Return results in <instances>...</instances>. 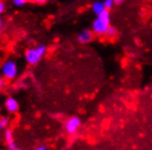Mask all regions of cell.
<instances>
[{
	"label": "cell",
	"instance_id": "7c38bea8",
	"mask_svg": "<svg viewBox=\"0 0 152 150\" xmlns=\"http://www.w3.org/2000/svg\"><path fill=\"white\" fill-rule=\"evenodd\" d=\"M8 81H9V80H7L4 77H2V76L0 77V91H4L7 89Z\"/></svg>",
	"mask_w": 152,
	"mask_h": 150
},
{
	"label": "cell",
	"instance_id": "2e32d148",
	"mask_svg": "<svg viewBox=\"0 0 152 150\" xmlns=\"http://www.w3.org/2000/svg\"><path fill=\"white\" fill-rule=\"evenodd\" d=\"M48 149V147L45 145H41L40 147H35V150H46Z\"/></svg>",
	"mask_w": 152,
	"mask_h": 150
},
{
	"label": "cell",
	"instance_id": "6da1fadb",
	"mask_svg": "<svg viewBox=\"0 0 152 150\" xmlns=\"http://www.w3.org/2000/svg\"><path fill=\"white\" fill-rule=\"evenodd\" d=\"M110 26V12L109 10H105L102 13L96 15V19L91 23V31L95 35H105Z\"/></svg>",
	"mask_w": 152,
	"mask_h": 150
},
{
	"label": "cell",
	"instance_id": "4fadbf2b",
	"mask_svg": "<svg viewBox=\"0 0 152 150\" xmlns=\"http://www.w3.org/2000/svg\"><path fill=\"white\" fill-rule=\"evenodd\" d=\"M104 4H105V8L107 10H110L114 8V6L116 4L114 2V0H104Z\"/></svg>",
	"mask_w": 152,
	"mask_h": 150
},
{
	"label": "cell",
	"instance_id": "ba28073f",
	"mask_svg": "<svg viewBox=\"0 0 152 150\" xmlns=\"http://www.w3.org/2000/svg\"><path fill=\"white\" fill-rule=\"evenodd\" d=\"M13 6L15 7H22L26 4H43L48 0H11Z\"/></svg>",
	"mask_w": 152,
	"mask_h": 150
},
{
	"label": "cell",
	"instance_id": "7a4b0ae2",
	"mask_svg": "<svg viewBox=\"0 0 152 150\" xmlns=\"http://www.w3.org/2000/svg\"><path fill=\"white\" fill-rule=\"evenodd\" d=\"M46 50H48L46 45H37L28 48L24 52V59L27 61V64L30 66L38 65L43 59V57L45 56Z\"/></svg>",
	"mask_w": 152,
	"mask_h": 150
},
{
	"label": "cell",
	"instance_id": "e0dca14e",
	"mask_svg": "<svg viewBox=\"0 0 152 150\" xmlns=\"http://www.w3.org/2000/svg\"><path fill=\"white\" fill-rule=\"evenodd\" d=\"M124 1H125V0H114V2L116 4H122Z\"/></svg>",
	"mask_w": 152,
	"mask_h": 150
},
{
	"label": "cell",
	"instance_id": "9c48e42d",
	"mask_svg": "<svg viewBox=\"0 0 152 150\" xmlns=\"http://www.w3.org/2000/svg\"><path fill=\"white\" fill-rule=\"evenodd\" d=\"M106 10V8H105V4H104V1H95L94 4H91V11L94 14H99V13H102L103 11Z\"/></svg>",
	"mask_w": 152,
	"mask_h": 150
},
{
	"label": "cell",
	"instance_id": "5b68a950",
	"mask_svg": "<svg viewBox=\"0 0 152 150\" xmlns=\"http://www.w3.org/2000/svg\"><path fill=\"white\" fill-rule=\"evenodd\" d=\"M4 141L7 144L8 149L10 150H18L19 147L17 146V144L15 141V136H13V131L9 127H7L4 131Z\"/></svg>",
	"mask_w": 152,
	"mask_h": 150
},
{
	"label": "cell",
	"instance_id": "30bf717a",
	"mask_svg": "<svg viewBox=\"0 0 152 150\" xmlns=\"http://www.w3.org/2000/svg\"><path fill=\"white\" fill-rule=\"evenodd\" d=\"M9 123H10V120H9V117L8 116L0 117V129H1V131H4V129L9 126Z\"/></svg>",
	"mask_w": 152,
	"mask_h": 150
},
{
	"label": "cell",
	"instance_id": "9a60e30c",
	"mask_svg": "<svg viewBox=\"0 0 152 150\" xmlns=\"http://www.w3.org/2000/svg\"><path fill=\"white\" fill-rule=\"evenodd\" d=\"M4 21L2 20V18L0 17V34L2 33V31H4Z\"/></svg>",
	"mask_w": 152,
	"mask_h": 150
},
{
	"label": "cell",
	"instance_id": "ac0fdd59",
	"mask_svg": "<svg viewBox=\"0 0 152 150\" xmlns=\"http://www.w3.org/2000/svg\"><path fill=\"white\" fill-rule=\"evenodd\" d=\"M0 131H1V129H0Z\"/></svg>",
	"mask_w": 152,
	"mask_h": 150
},
{
	"label": "cell",
	"instance_id": "8992f818",
	"mask_svg": "<svg viewBox=\"0 0 152 150\" xmlns=\"http://www.w3.org/2000/svg\"><path fill=\"white\" fill-rule=\"evenodd\" d=\"M4 107L8 111V113L15 114V113H18V111H19V102L17 101V99L9 97L4 101Z\"/></svg>",
	"mask_w": 152,
	"mask_h": 150
},
{
	"label": "cell",
	"instance_id": "52a82bcc",
	"mask_svg": "<svg viewBox=\"0 0 152 150\" xmlns=\"http://www.w3.org/2000/svg\"><path fill=\"white\" fill-rule=\"evenodd\" d=\"M94 38V33L91 30H88V29H85V30H82L77 35V41L80 44H87V43H91Z\"/></svg>",
	"mask_w": 152,
	"mask_h": 150
},
{
	"label": "cell",
	"instance_id": "3957f363",
	"mask_svg": "<svg viewBox=\"0 0 152 150\" xmlns=\"http://www.w3.org/2000/svg\"><path fill=\"white\" fill-rule=\"evenodd\" d=\"M0 74L7 80H13L19 75V67L15 59L8 58L0 66Z\"/></svg>",
	"mask_w": 152,
	"mask_h": 150
},
{
	"label": "cell",
	"instance_id": "8fae6325",
	"mask_svg": "<svg viewBox=\"0 0 152 150\" xmlns=\"http://www.w3.org/2000/svg\"><path fill=\"white\" fill-rule=\"evenodd\" d=\"M106 35L107 38H114L116 35H117V29L116 27H114V26H109L108 27V30H107V32H106Z\"/></svg>",
	"mask_w": 152,
	"mask_h": 150
},
{
	"label": "cell",
	"instance_id": "5bb4252c",
	"mask_svg": "<svg viewBox=\"0 0 152 150\" xmlns=\"http://www.w3.org/2000/svg\"><path fill=\"white\" fill-rule=\"evenodd\" d=\"M4 11H6V4H4V2H2L0 0V17L4 14Z\"/></svg>",
	"mask_w": 152,
	"mask_h": 150
},
{
	"label": "cell",
	"instance_id": "277c9868",
	"mask_svg": "<svg viewBox=\"0 0 152 150\" xmlns=\"http://www.w3.org/2000/svg\"><path fill=\"white\" fill-rule=\"evenodd\" d=\"M80 124H82V122H80V117L72 116L65 122L64 129L69 135H74V134H76L78 131V129L80 127Z\"/></svg>",
	"mask_w": 152,
	"mask_h": 150
}]
</instances>
